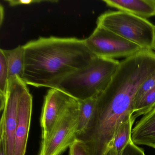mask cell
<instances>
[{"mask_svg": "<svg viewBox=\"0 0 155 155\" xmlns=\"http://www.w3.org/2000/svg\"><path fill=\"white\" fill-rule=\"evenodd\" d=\"M26 84L52 88L59 81L87 66L95 56L84 40L40 38L23 45Z\"/></svg>", "mask_w": 155, "mask_h": 155, "instance_id": "cell-1", "label": "cell"}, {"mask_svg": "<svg viewBox=\"0 0 155 155\" xmlns=\"http://www.w3.org/2000/svg\"><path fill=\"white\" fill-rule=\"evenodd\" d=\"M119 64L116 59L95 57L87 66L64 77L52 88L78 101L97 97L107 87Z\"/></svg>", "mask_w": 155, "mask_h": 155, "instance_id": "cell-2", "label": "cell"}, {"mask_svg": "<svg viewBox=\"0 0 155 155\" xmlns=\"http://www.w3.org/2000/svg\"><path fill=\"white\" fill-rule=\"evenodd\" d=\"M97 24L143 49L152 50L155 26L147 19L118 11L101 14Z\"/></svg>", "mask_w": 155, "mask_h": 155, "instance_id": "cell-3", "label": "cell"}, {"mask_svg": "<svg viewBox=\"0 0 155 155\" xmlns=\"http://www.w3.org/2000/svg\"><path fill=\"white\" fill-rule=\"evenodd\" d=\"M85 41L86 46L96 57L115 59L128 58L143 49L114 32L97 26Z\"/></svg>", "mask_w": 155, "mask_h": 155, "instance_id": "cell-4", "label": "cell"}, {"mask_svg": "<svg viewBox=\"0 0 155 155\" xmlns=\"http://www.w3.org/2000/svg\"><path fill=\"white\" fill-rule=\"evenodd\" d=\"M78 105L76 101L66 111L49 136L41 140L38 155H61L76 140Z\"/></svg>", "mask_w": 155, "mask_h": 155, "instance_id": "cell-5", "label": "cell"}, {"mask_svg": "<svg viewBox=\"0 0 155 155\" xmlns=\"http://www.w3.org/2000/svg\"><path fill=\"white\" fill-rule=\"evenodd\" d=\"M26 84L23 80L18 77L9 80L6 101L2 111L0 122V137L4 140L7 155H14L19 103L22 89Z\"/></svg>", "mask_w": 155, "mask_h": 155, "instance_id": "cell-6", "label": "cell"}, {"mask_svg": "<svg viewBox=\"0 0 155 155\" xmlns=\"http://www.w3.org/2000/svg\"><path fill=\"white\" fill-rule=\"evenodd\" d=\"M77 100L56 88H51L44 98L41 126V140L46 139L68 108Z\"/></svg>", "mask_w": 155, "mask_h": 155, "instance_id": "cell-7", "label": "cell"}, {"mask_svg": "<svg viewBox=\"0 0 155 155\" xmlns=\"http://www.w3.org/2000/svg\"><path fill=\"white\" fill-rule=\"evenodd\" d=\"M32 97L27 84L22 89L19 103L18 120L15 132L14 155H25L30 127Z\"/></svg>", "mask_w": 155, "mask_h": 155, "instance_id": "cell-8", "label": "cell"}, {"mask_svg": "<svg viewBox=\"0 0 155 155\" xmlns=\"http://www.w3.org/2000/svg\"><path fill=\"white\" fill-rule=\"evenodd\" d=\"M108 7L142 18L155 16V0H103Z\"/></svg>", "mask_w": 155, "mask_h": 155, "instance_id": "cell-9", "label": "cell"}, {"mask_svg": "<svg viewBox=\"0 0 155 155\" xmlns=\"http://www.w3.org/2000/svg\"><path fill=\"white\" fill-rule=\"evenodd\" d=\"M131 140L136 145L155 149V107L144 115L132 129Z\"/></svg>", "mask_w": 155, "mask_h": 155, "instance_id": "cell-10", "label": "cell"}, {"mask_svg": "<svg viewBox=\"0 0 155 155\" xmlns=\"http://www.w3.org/2000/svg\"><path fill=\"white\" fill-rule=\"evenodd\" d=\"M4 54L7 62L9 80L18 77L22 79L25 69L24 46H19L10 50H0Z\"/></svg>", "mask_w": 155, "mask_h": 155, "instance_id": "cell-11", "label": "cell"}, {"mask_svg": "<svg viewBox=\"0 0 155 155\" xmlns=\"http://www.w3.org/2000/svg\"><path fill=\"white\" fill-rule=\"evenodd\" d=\"M135 120L132 116L119 125L115 131L109 148L113 149L117 154H121L123 150L131 140L132 127Z\"/></svg>", "mask_w": 155, "mask_h": 155, "instance_id": "cell-12", "label": "cell"}, {"mask_svg": "<svg viewBox=\"0 0 155 155\" xmlns=\"http://www.w3.org/2000/svg\"><path fill=\"white\" fill-rule=\"evenodd\" d=\"M97 99V97H96L78 101V119L77 138L86 131L92 120L96 108Z\"/></svg>", "mask_w": 155, "mask_h": 155, "instance_id": "cell-13", "label": "cell"}, {"mask_svg": "<svg viewBox=\"0 0 155 155\" xmlns=\"http://www.w3.org/2000/svg\"><path fill=\"white\" fill-rule=\"evenodd\" d=\"M9 77L6 58L3 52L0 50V98L1 111L4 108L8 87Z\"/></svg>", "mask_w": 155, "mask_h": 155, "instance_id": "cell-14", "label": "cell"}, {"mask_svg": "<svg viewBox=\"0 0 155 155\" xmlns=\"http://www.w3.org/2000/svg\"><path fill=\"white\" fill-rule=\"evenodd\" d=\"M155 107V87L147 93L135 107L133 117L136 119L142 115H146Z\"/></svg>", "mask_w": 155, "mask_h": 155, "instance_id": "cell-15", "label": "cell"}, {"mask_svg": "<svg viewBox=\"0 0 155 155\" xmlns=\"http://www.w3.org/2000/svg\"><path fill=\"white\" fill-rule=\"evenodd\" d=\"M155 87V74L147 80L139 89L135 99V107L143 97Z\"/></svg>", "mask_w": 155, "mask_h": 155, "instance_id": "cell-16", "label": "cell"}, {"mask_svg": "<svg viewBox=\"0 0 155 155\" xmlns=\"http://www.w3.org/2000/svg\"><path fill=\"white\" fill-rule=\"evenodd\" d=\"M69 155H90L86 144L76 139L69 147Z\"/></svg>", "mask_w": 155, "mask_h": 155, "instance_id": "cell-17", "label": "cell"}, {"mask_svg": "<svg viewBox=\"0 0 155 155\" xmlns=\"http://www.w3.org/2000/svg\"><path fill=\"white\" fill-rule=\"evenodd\" d=\"M121 155H146L143 149L130 140L125 148Z\"/></svg>", "mask_w": 155, "mask_h": 155, "instance_id": "cell-18", "label": "cell"}, {"mask_svg": "<svg viewBox=\"0 0 155 155\" xmlns=\"http://www.w3.org/2000/svg\"><path fill=\"white\" fill-rule=\"evenodd\" d=\"M8 3L10 6H16L18 5H30L33 3H40L42 2H55L56 1H42V0H7L6 1Z\"/></svg>", "mask_w": 155, "mask_h": 155, "instance_id": "cell-19", "label": "cell"}, {"mask_svg": "<svg viewBox=\"0 0 155 155\" xmlns=\"http://www.w3.org/2000/svg\"><path fill=\"white\" fill-rule=\"evenodd\" d=\"M0 155H7L5 142L3 138L0 137Z\"/></svg>", "mask_w": 155, "mask_h": 155, "instance_id": "cell-20", "label": "cell"}, {"mask_svg": "<svg viewBox=\"0 0 155 155\" xmlns=\"http://www.w3.org/2000/svg\"><path fill=\"white\" fill-rule=\"evenodd\" d=\"M105 155H121V154H118L112 148H109L107 150Z\"/></svg>", "mask_w": 155, "mask_h": 155, "instance_id": "cell-21", "label": "cell"}, {"mask_svg": "<svg viewBox=\"0 0 155 155\" xmlns=\"http://www.w3.org/2000/svg\"><path fill=\"white\" fill-rule=\"evenodd\" d=\"M152 51H154L155 52V37H154V43H153V48H152Z\"/></svg>", "mask_w": 155, "mask_h": 155, "instance_id": "cell-22", "label": "cell"}]
</instances>
